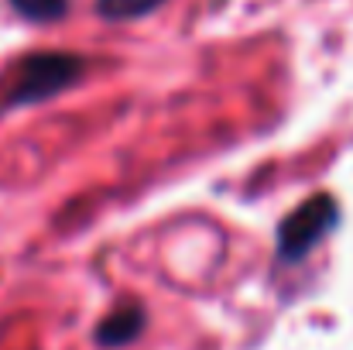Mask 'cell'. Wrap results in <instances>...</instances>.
Masks as SVG:
<instances>
[{"instance_id": "6da1fadb", "label": "cell", "mask_w": 353, "mask_h": 350, "mask_svg": "<svg viewBox=\"0 0 353 350\" xmlns=\"http://www.w3.org/2000/svg\"><path fill=\"white\" fill-rule=\"evenodd\" d=\"M83 76V59L69 55V52H38L28 55L17 72L10 76V90H7V107H34L45 104L59 93H65L69 86H76Z\"/></svg>"}, {"instance_id": "7a4b0ae2", "label": "cell", "mask_w": 353, "mask_h": 350, "mask_svg": "<svg viewBox=\"0 0 353 350\" xmlns=\"http://www.w3.org/2000/svg\"><path fill=\"white\" fill-rule=\"evenodd\" d=\"M336 213H340L336 210V200L326 196V193H319V196L305 200L299 210H292L285 217L281 231H278V257L285 264L302 261L326 233L336 227Z\"/></svg>"}, {"instance_id": "3957f363", "label": "cell", "mask_w": 353, "mask_h": 350, "mask_svg": "<svg viewBox=\"0 0 353 350\" xmlns=\"http://www.w3.org/2000/svg\"><path fill=\"white\" fill-rule=\"evenodd\" d=\"M144 330V309L141 306H120L97 327V344L100 347H127L137 333Z\"/></svg>"}, {"instance_id": "277c9868", "label": "cell", "mask_w": 353, "mask_h": 350, "mask_svg": "<svg viewBox=\"0 0 353 350\" xmlns=\"http://www.w3.org/2000/svg\"><path fill=\"white\" fill-rule=\"evenodd\" d=\"M161 3L168 0H97V14L103 21H134V17L154 14Z\"/></svg>"}, {"instance_id": "5b68a950", "label": "cell", "mask_w": 353, "mask_h": 350, "mask_svg": "<svg viewBox=\"0 0 353 350\" xmlns=\"http://www.w3.org/2000/svg\"><path fill=\"white\" fill-rule=\"evenodd\" d=\"M10 7L31 24H52V21L65 17L69 0H10Z\"/></svg>"}]
</instances>
